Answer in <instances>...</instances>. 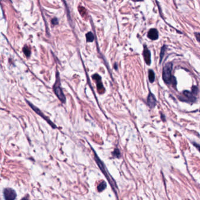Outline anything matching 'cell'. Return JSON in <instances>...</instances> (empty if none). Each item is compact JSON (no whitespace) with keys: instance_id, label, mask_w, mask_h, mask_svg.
<instances>
[{"instance_id":"17","label":"cell","mask_w":200,"mask_h":200,"mask_svg":"<svg viewBox=\"0 0 200 200\" xmlns=\"http://www.w3.org/2000/svg\"><path fill=\"white\" fill-rule=\"evenodd\" d=\"M192 93L194 95H197L198 93V89L197 86H193L192 88Z\"/></svg>"},{"instance_id":"9","label":"cell","mask_w":200,"mask_h":200,"mask_svg":"<svg viewBox=\"0 0 200 200\" xmlns=\"http://www.w3.org/2000/svg\"><path fill=\"white\" fill-rule=\"evenodd\" d=\"M147 103H148V106L150 107V108H153V107H155V106L157 104V100L155 96H154V95L152 94L151 92H150V94L148 96Z\"/></svg>"},{"instance_id":"4","label":"cell","mask_w":200,"mask_h":200,"mask_svg":"<svg viewBox=\"0 0 200 200\" xmlns=\"http://www.w3.org/2000/svg\"><path fill=\"white\" fill-rule=\"evenodd\" d=\"M26 103L28 104V105L30 106L31 108L37 114H38V115H39L41 117H42L45 121H47L48 123V124H49L53 129H56V128L57 127L56 126L54 123H53L52 121H51V120H50L48 117H47V116H45V115L41 111V110H40L39 109H38V107H37L35 105H34L33 103H31L30 102H29L28 100H26Z\"/></svg>"},{"instance_id":"13","label":"cell","mask_w":200,"mask_h":200,"mask_svg":"<svg viewBox=\"0 0 200 200\" xmlns=\"http://www.w3.org/2000/svg\"><path fill=\"white\" fill-rule=\"evenodd\" d=\"M167 51V47H166V46L165 45H164L163 47L161 48V52H160V63L161 64V62H162V60L164 58V54H165V52H166Z\"/></svg>"},{"instance_id":"1","label":"cell","mask_w":200,"mask_h":200,"mask_svg":"<svg viewBox=\"0 0 200 200\" xmlns=\"http://www.w3.org/2000/svg\"><path fill=\"white\" fill-rule=\"evenodd\" d=\"M53 89L55 94L56 95L58 99L62 103H65L66 102V97L62 88L60 87V82L58 73V74H56V81L55 85H54Z\"/></svg>"},{"instance_id":"10","label":"cell","mask_w":200,"mask_h":200,"mask_svg":"<svg viewBox=\"0 0 200 200\" xmlns=\"http://www.w3.org/2000/svg\"><path fill=\"white\" fill-rule=\"evenodd\" d=\"M147 37L151 40H157L159 38L158 31L155 28H151L148 33Z\"/></svg>"},{"instance_id":"22","label":"cell","mask_w":200,"mask_h":200,"mask_svg":"<svg viewBox=\"0 0 200 200\" xmlns=\"http://www.w3.org/2000/svg\"><path fill=\"white\" fill-rule=\"evenodd\" d=\"M104 1H107V0H104Z\"/></svg>"},{"instance_id":"5","label":"cell","mask_w":200,"mask_h":200,"mask_svg":"<svg viewBox=\"0 0 200 200\" xmlns=\"http://www.w3.org/2000/svg\"><path fill=\"white\" fill-rule=\"evenodd\" d=\"M3 194L5 199L13 200L15 199L17 197L16 191L11 188H7L4 189Z\"/></svg>"},{"instance_id":"20","label":"cell","mask_w":200,"mask_h":200,"mask_svg":"<svg viewBox=\"0 0 200 200\" xmlns=\"http://www.w3.org/2000/svg\"><path fill=\"white\" fill-rule=\"evenodd\" d=\"M115 69H116V70L117 69V64H115Z\"/></svg>"},{"instance_id":"7","label":"cell","mask_w":200,"mask_h":200,"mask_svg":"<svg viewBox=\"0 0 200 200\" xmlns=\"http://www.w3.org/2000/svg\"><path fill=\"white\" fill-rule=\"evenodd\" d=\"M92 78H93L96 82L97 88L98 91L99 92V93L100 94L103 93L105 90L102 84V82L101 81V77L98 74H95L92 76Z\"/></svg>"},{"instance_id":"19","label":"cell","mask_w":200,"mask_h":200,"mask_svg":"<svg viewBox=\"0 0 200 200\" xmlns=\"http://www.w3.org/2000/svg\"><path fill=\"white\" fill-rule=\"evenodd\" d=\"M195 35L196 37H197V39L198 42H199V33H195Z\"/></svg>"},{"instance_id":"18","label":"cell","mask_w":200,"mask_h":200,"mask_svg":"<svg viewBox=\"0 0 200 200\" xmlns=\"http://www.w3.org/2000/svg\"><path fill=\"white\" fill-rule=\"evenodd\" d=\"M52 24L54 25H56L58 24V19L56 18H54L52 20Z\"/></svg>"},{"instance_id":"12","label":"cell","mask_w":200,"mask_h":200,"mask_svg":"<svg viewBox=\"0 0 200 200\" xmlns=\"http://www.w3.org/2000/svg\"><path fill=\"white\" fill-rule=\"evenodd\" d=\"M86 41L87 42H93L95 39L94 35L93 33H91V32H89L88 33H87L86 34Z\"/></svg>"},{"instance_id":"21","label":"cell","mask_w":200,"mask_h":200,"mask_svg":"<svg viewBox=\"0 0 200 200\" xmlns=\"http://www.w3.org/2000/svg\"><path fill=\"white\" fill-rule=\"evenodd\" d=\"M134 1H142L143 0H133Z\"/></svg>"},{"instance_id":"6","label":"cell","mask_w":200,"mask_h":200,"mask_svg":"<svg viewBox=\"0 0 200 200\" xmlns=\"http://www.w3.org/2000/svg\"><path fill=\"white\" fill-rule=\"evenodd\" d=\"M183 94L184 95V97L182 98H179L180 100L185 101V102H194L196 101V98L195 97V95L192 93V92L188 91V90H185L183 92Z\"/></svg>"},{"instance_id":"11","label":"cell","mask_w":200,"mask_h":200,"mask_svg":"<svg viewBox=\"0 0 200 200\" xmlns=\"http://www.w3.org/2000/svg\"><path fill=\"white\" fill-rule=\"evenodd\" d=\"M148 79L151 83H153L155 81V73L151 69L148 71Z\"/></svg>"},{"instance_id":"3","label":"cell","mask_w":200,"mask_h":200,"mask_svg":"<svg viewBox=\"0 0 200 200\" xmlns=\"http://www.w3.org/2000/svg\"><path fill=\"white\" fill-rule=\"evenodd\" d=\"M94 153H95V160H96V161L97 164H98V166L99 167L100 169L101 170V171L103 172V173L104 174V176H106V177L107 178V180L109 181V183H110L111 185L112 186V188H113V190H115V188H114V187H116V184L115 185V181H114L113 180H111L112 177L109 176L108 173H107V172L106 171V168H105V167H104V165L103 163L99 159L98 156H97L96 153H95V151H94Z\"/></svg>"},{"instance_id":"14","label":"cell","mask_w":200,"mask_h":200,"mask_svg":"<svg viewBox=\"0 0 200 200\" xmlns=\"http://www.w3.org/2000/svg\"><path fill=\"white\" fill-rule=\"evenodd\" d=\"M106 187H107V185H106V182L103 181L99 184V186L98 187V190L99 192H101V191H103L104 190H105Z\"/></svg>"},{"instance_id":"15","label":"cell","mask_w":200,"mask_h":200,"mask_svg":"<svg viewBox=\"0 0 200 200\" xmlns=\"http://www.w3.org/2000/svg\"><path fill=\"white\" fill-rule=\"evenodd\" d=\"M23 52L25 54V55L27 56V57H29L31 55V49L29 47H26V46H25V47H24L23 48Z\"/></svg>"},{"instance_id":"8","label":"cell","mask_w":200,"mask_h":200,"mask_svg":"<svg viewBox=\"0 0 200 200\" xmlns=\"http://www.w3.org/2000/svg\"><path fill=\"white\" fill-rule=\"evenodd\" d=\"M144 50H143V57H144V59L145 60L146 63L147 64V65H150L151 64V53L149 51V49L147 48V47H146V45L144 46Z\"/></svg>"},{"instance_id":"16","label":"cell","mask_w":200,"mask_h":200,"mask_svg":"<svg viewBox=\"0 0 200 200\" xmlns=\"http://www.w3.org/2000/svg\"><path fill=\"white\" fill-rule=\"evenodd\" d=\"M113 156L115 157H117V158H119L120 156V151L119 149L116 148L115 150V151L113 152Z\"/></svg>"},{"instance_id":"2","label":"cell","mask_w":200,"mask_h":200,"mask_svg":"<svg viewBox=\"0 0 200 200\" xmlns=\"http://www.w3.org/2000/svg\"><path fill=\"white\" fill-rule=\"evenodd\" d=\"M173 70V63L168 62L163 68V79L167 84H171V81L173 76L172 72Z\"/></svg>"}]
</instances>
